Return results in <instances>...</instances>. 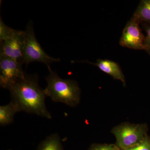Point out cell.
<instances>
[{
  "label": "cell",
  "mask_w": 150,
  "mask_h": 150,
  "mask_svg": "<svg viewBox=\"0 0 150 150\" xmlns=\"http://www.w3.org/2000/svg\"><path fill=\"white\" fill-rule=\"evenodd\" d=\"M8 89L10 92L11 101L20 111L35 114L48 118H52L45 104L46 96L44 89L39 86L35 76L25 74Z\"/></svg>",
  "instance_id": "cell-1"
},
{
  "label": "cell",
  "mask_w": 150,
  "mask_h": 150,
  "mask_svg": "<svg viewBox=\"0 0 150 150\" xmlns=\"http://www.w3.org/2000/svg\"><path fill=\"white\" fill-rule=\"evenodd\" d=\"M49 74L46 77L47 86L44 89L46 96L55 102L75 106L80 98V89L77 83L71 79H64L48 67Z\"/></svg>",
  "instance_id": "cell-2"
},
{
  "label": "cell",
  "mask_w": 150,
  "mask_h": 150,
  "mask_svg": "<svg viewBox=\"0 0 150 150\" xmlns=\"http://www.w3.org/2000/svg\"><path fill=\"white\" fill-rule=\"evenodd\" d=\"M25 32L23 64L40 62L48 67L52 63L60 61V59L51 57L44 51L35 37L32 22L30 21L27 25Z\"/></svg>",
  "instance_id": "cell-3"
},
{
  "label": "cell",
  "mask_w": 150,
  "mask_h": 150,
  "mask_svg": "<svg viewBox=\"0 0 150 150\" xmlns=\"http://www.w3.org/2000/svg\"><path fill=\"white\" fill-rule=\"evenodd\" d=\"M146 126L142 124H123L112 130L116 138L117 146L123 150L139 144L146 137Z\"/></svg>",
  "instance_id": "cell-4"
},
{
  "label": "cell",
  "mask_w": 150,
  "mask_h": 150,
  "mask_svg": "<svg viewBox=\"0 0 150 150\" xmlns=\"http://www.w3.org/2000/svg\"><path fill=\"white\" fill-rule=\"evenodd\" d=\"M25 32L14 30L12 35L1 42L0 57L11 58L23 64Z\"/></svg>",
  "instance_id": "cell-5"
},
{
  "label": "cell",
  "mask_w": 150,
  "mask_h": 150,
  "mask_svg": "<svg viewBox=\"0 0 150 150\" xmlns=\"http://www.w3.org/2000/svg\"><path fill=\"white\" fill-rule=\"evenodd\" d=\"M23 64L11 58L0 57V85L7 89L22 78L25 74Z\"/></svg>",
  "instance_id": "cell-6"
},
{
  "label": "cell",
  "mask_w": 150,
  "mask_h": 150,
  "mask_svg": "<svg viewBox=\"0 0 150 150\" xmlns=\"http://www.w3.org/2000/svg\"><path fill=\"white\" fill-rule=\"evenodd\" d=\"M139 23L133 17L128 22L119 41L121 46L135 50H145V37L140 28Z\"/></svg>",
  "instance_id": "cell-7"
},
{
  "label": "cell",
  "mask_w": 150,
  "mask_h": 150,
  "mask_svg": "<svg viewBox=\"0 0 150 150\" xmlns=\"http://www.w3.org/2000/svg\"><path fill=\"white\" fill-rule=\"evenodd\" d=\"M95 65L103 72L111 76L115 79L121 81L124 84L125 82V78L122 71L119 65L110 60L98 59L96 63H91Z\"/></svg>",
  "instance_id": "cell-8"
},
{
  "label": "cell",
  "mask_w": 150,
  "mask_h": 150,
  "mask_svg": "<svg viewBox=\"0 0 150 150\" xmlns=\"http://www.w3.org/2000/svg\"><path fill=\"white\" fill-rule=\"evenodd\" d=\"M20 112L15 103L11 101L9 104L0 106V124L5 126L13 122L17 112Z\"/></svg>",
  "instance_id": "cell-9"
},
{
  "label": "cell",
  "mask_w": 150,
  "mask_h": 150,
  "mask_svg": "<svg viewBox=\"0 0 150 150\" xmlns=\"http://www.w3.org/2000/svg\"><path fill=\"white\" fill-rule=\"evenodd\" d=\"M132 17L139 23H150V0L141 1Z\"/></svg>",
  "instance_id": "cell-10"
},
{
  "label": "cell",
  "mask_w": 150,
  "mask_h": 150,
  "mask_svg": "<svg viewBox=\"0 0 150 150\" xmlns=\"http://www.w3.org/2000/svg\"><path fill=\"white\" fill-rule=\"evenodd\" d=\"M37 150H64V149L59 135L54 134L43 140Z\"/></svg>",
  "instance_id": "cell-11"
},
{
  "label": "cell",
  "mask_w": 150,
  "mask_h": 150,
  "mask_svg": "<svg viewBox=\"0 0 150 150\" xmlns=\"http://www.w3.org/2000/svg\"><path fill=\"white\" fill-rule=\"evenodd\" d=\"M13 28L6 25L1 17L0 19V42H1L8 38L14 31Z\"/></svg>",
  "instance_id": "cell-12"
},
{
  "label": "cell",
  "mask_w": 150,
  "mask_h": 150,
  "mask_svg": "<svg viewBox=\"0 0 150 150\" xmlns=\"http://www.w3.org/2000/svg\"><path fill=\"white\" fill-rule=\"evenodd\" d=\"M123 150H150V139L146 137L139 144Z\"/></svg>",
  "instance_id": "cell-13"
},
{
  "label": "cell",
  "mask_w": 150,
  "mask_h": 150,
  "mask_svg": "<svg viewBox=\"0 0 150 150\" xmlns=\"http://www.w3.org/2000/svg\"><path fill=\"white\" fill-rule=\"evenodd\" d=\"M117 146L114 145H93L89 150H120Z\"/></svg>",
  "instance_id": "cell-14"
},
{
  "label": "cell",
  "mask_w": 150,
  "mask_h": 150,
  "mask_svg": "<svg viewBox=\"0 0 150 150\" xmlns=\"http://www.w3.org/2000/svg\"><path fill=\"white\" fill-rule=\"evenodd\" d=\"M146 35L145 37L144 43L145 50L150 54V26L146 28Z\"/></svg>",
  "instance_id": "cell-15"
},
{
  "label": "cell",
  "mask_w": 150,
  "mask_h": 150,
  "mask_svg": "<svg viewBox=\"0 0 150 150\" xmlns=\"http://www.w3.org/2000/svg\"></svg>",
  "instance_id": "cell-16"
}]
</instances>
